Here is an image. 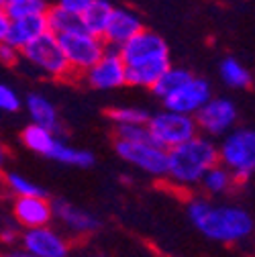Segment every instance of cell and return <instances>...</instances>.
Masks as SVG:
<instances>
[{"instance_id":"30bf717a","label":"cell","mask_w":255,"mask_h":257,"mask_svg":"<svg viewBox=\"0 0 255 257\" xmlns=\"http://www.w3.org/2000/svg\"><path fill=\"white\" fill-rule=\"evenodd\" d=\"M19 247L33 253L35 257H70L72 243L61 231L49 227L29 229L21 233Z\"/></svg>"},{"instance_id":"e575fe53","label":"cell","mask_w":255,"mask_h":257,"mask_svg":"<svg viewBox=\"0 0 255 257\" xmlns=\"http://www.w3.org/2000/svg\"><path fill=\"white\" fill-rule=\"evenodd\" d=\"M0 7H5V0H0Z\"/></svg>"},{"instance_id":"f1b7e54d","label":"cell","mask_w":255,"mask_h":257,"mask_svg":"<svg viewBox=\"0 0 255 257\" xmlns=\"http://www.w3.org/2000/svg\"><path fill=\"white\" fill-rule=\"evenodd\" d=\"M94 3V0H57V7L59 9H63V11H68L70 15H76V17H82L88 9H90V5Z\"/></svg>"},{"instance_id":"4fadbf2b","label":"cell","mask_w":255,"mask_h":257,"mask_svg":"<svg viewBox=\"0 0 255 257\" xmlns=\"http://www.w3.org/2000/svg\"><path fill=\"white\" fill-rule=\"evenodd\" d=\"M51 206H53V218L68 233H72L76 237L94 235V233H98L100 227H102L100 218L94 212H90V210H86L78 204H72V202L63 200V198H57L55 202H51Z\"/></svg>"},{"instance_id":"836d02e7","label":"cell","mask_w":255,"mask_h":257,"mask_svg":"<svg viewBox=\"0 0 255 257\" xmlns=\"http://www.w3.org/2000/svg\"><path fill=\"white\" fill-rule=\"evenodd\" d=\"M7 162V151H5V147L3 145H0V166H3Z\"/></svg>"},{"instance_id":"ffe728a7","label":"cell","mask_w":255,"mask_h":257,"mask_svg":"<svg viewBox=\"0 0 255 257\" xmlns=\"http://www.w3.org/2000/svg\"><path fill=\"white\" fill-rule=\"evenodd\" d=\"M198 186L204 190L206 196H216L218 198V196H227L229 192L237 186V182H235L233 174L227 168H222L220 164H216V166H212L202 176V180H200Z\"/></svg>"},{"instance_id":"5b68a950","label":"cell","mask_w":255,"mask_h":257,"mask_svg":"<svg viewBox=\"0 0 255 257\" xmlns=\"http://www.w3.org/2000/svg\"><path fill=\"white\" fill-rule=\"evenodd\" d=\"M145 126H147L149 139L166 151H172L198 135L194 116L178 114L172 110H162L151 114Z\"/></svg>"},{"instance_id":"603a6c76","label":"cell","mask_w":255,"mask_h":257,"mask_svg":"<svg viewBox=\"0 0 255 257\" xmlns=\"http://www.w3.org/2000/svg\"><path fill=\"white\" fill-rule=\"evenodd\" d=\"M220 80L233 90H245L251 86V74L243 63L235 57H225L218 66Z\"/></svg>"},{"instance_id":"277c9868","label":"cell","mask_w":255,"mask_h":257,"mask_svg":"<svg viewBox=\"0 0 255 257\" xmlns=\"http://www.w3.org/2000/svg\"><path fill=\"white\" fill-rule=\"evenodd\" d=\"M218 164L227 168L237 184H245L255 176V131L235 126L218 145Z\"/></svg>"},{"instance_id":"8992f818","label":"cell","mask_w":255,"mask_h":257,"mask_svg":"<svg viewBox=\"0 0 255 257\" xmlns=\"http://www.w3.org/2000/svg\"><path fill=\"white\" fill-rule=\"evenodd\" d=\"M21 57L29 63L31 68H35L39 74L47 78H70L72 70L66 61V55L61 51V45L55 35L45 33L33 43H29L27 47L21 49Z\"/></svg>"},{"instance_id":"83f0119b","label":"cell","mask_w":255,"mask_h":257,"mask_svg":"<svg viewBox=\"0 0 255 257\" xmlns=\"http://www.w3.org/2000/svg\"><path fill=\"white\" fill-rule=\"evenodd\" d=\"M23 100L15 88L0 82V112H19Z\"/></svg>"},{"instance_id":"484cf974","label":"cell","mask_w":255,"mask_h":257,"mask_svg":"<svg viewBox=\"0 0 255 257\" xmlns=\"http://www.w3.org/2000/svg\"><path fill=\"white\" fill-rule=\"evenodd\" d=\"M106 116L116 128V126H143L147 124L151 114L139 106H112L106 112Z\"/></svg>"},{"instance_id":"d6a6232c","label":"cell","mask_w":255,"mask_h":257,"mask_svg":"<svg viewBox=\"0 0 255 257\" xmlns=\"http://www.w3.org/2000/svg\"><path fill=\"white\" fill-rule=\"evenodd\" d=\"M0 257H35V255L29 253V251H25L23 247H11V249H7Z\"/></svg>"},{"instance_id":"ba28073f","label":"cell","mask_w":255,"mask_h":257,"mask_svg":"<svg viewBox=\"0 0 255 257\" xmlns=\"http://www.w3.org/2000/svg\"><path fill=\"white\" fill-rule=\"evenodd\" d=\"M61 51L66 55V61L72 74H86L94 63L106 53V43L100 37H94L86 31H74V33L57 37Z\"/></svg>"},{"instance_id":"52a82bcc","label":"cell","mask_w":255,"mask_h":257,"mask_svg":"<svg viewBox=\"0 0 255 257\" xmlns=\"http://www.w3.org/2000/svg\"><path fill=\"white\" fill-rule=\"evenodd\" d=\"M114 151L122 162L137 168L139 172L151 178H166L168 151L157 147L151 139H139V141L114 139Z\"/></svg>"},{"instance_id":"6da1fadb","label":"cell","mask_w":255,"mask_h":257,"mask_svg":"<svg viewBox=\"0 0 255 257\" xmlns=\"http://www.w3.org/2000/svg\"><path fill=\"white\" fill-rule=\"evenodd\" d=\"M190 224L208 241L235 245L249 239L255 231L251 212L237 204H216L208 198L196 196L186 202Z\"/></svg>"},{"instance_id":"9a60e30c","label":"cell","mask_w":255,"mask_h":257,"mask_svg":"<svg viewBox=\"0 0 255 257\" xmlns=\"http://www.w3.org/2000/svg\"><path fill=\"white\" fill-rule=\"evenodd\" d=\"M13 220L23 231L49 227L51 220H53V206L47 200V196L15 198V202H13Z\"/></svg>"},{"instance_id":"d6986e66","label":"cell","mask_w":255,"mask_h":257,"mask_svg":"<svg viewBox=\"0 0 255 257\" xmlns=\"http://www.w3.org/2000/svg\"><path fill=\"white\" fill-rule=\"evenodd\" d=\"M112 9L114 7L108 3V0H94V3L90 5V9L80 17L82 29L86 31V33L102 39L106 25L110 21V15H112Z\"/></svg>"},{"instance_id":"d4e9b609","label":"cell","mask_w":255,"mask_h":257,"mask_svg":"<svg viewBox=\"0 0 255 257\" xmlns=\"http://www.w3.org/2000/svg\"><path fill=\"white\" fill-rule=\"evenodd\" d=\"M194 74H190L186 68H170V70H166L164 72V76L157 80V84L151 88L153 90V94L157 96L159 100H164V98H168L170 94H174L178 88H182L190 78H192Z\"/></svg>"},{"instance_id":"4dcf8cb0","label":"cell","mask_w":255,"mask_h":257,"mask_svg":"<svg viewBox=\"0 0 255 257\" xmlns=\"http://www.w3.org/2000/svg\"><path fill=\"white\" fill-rule=\"evenodd\" d=\"M19 59H21V51L19 49H15L13 45H9L7 41L0 43V61H3L5 66L13 68V66H17V63H19Z\"/></svg>"},{"instance_id":"7c38bea8","label":"cell","mask_w":255,"mask_h":257,"mask_svg":"<svg viewBox=\"0 0 255 257\" xmlns=\"http://www.w3.org/2000/svg\"><path fill=\"white\" fill-rule=\"evenodd\" d=\"M84 80L94 90H118L126 86V68L116 49H106V53L84 74Z\"/></svg>"},{"instance_id":"f546056e","label":"cell","mask_w":255,"mask_h":257,"mask_svg":"<svg viewBox=\"0 0 255 257\" xmlns=\"http://www.w3.org/2000/svg\"><path fill=\"white\" fill-rule=\"evenodd\" d=\"M21 233H23V231L17 227V224H15V227H13V224H7V227L0 229V243L7 245L9 249H11V247H19Z\"/></svg>"},{"instance_id":"d590c367","label":"cell","mask_w":255,"mask_h":257,"mask_svg":"<svg viewBox=\"0 0 255 257\" xmlns=\"http://www.w3.org/2000/svg\"><path fill=\"white\" fill-rule=\"evenodd\" d=\"M47 3H49V0H47Z\"/></svg>"},{"instance_id":"5bb4252c","label":"cell","mask_w":255,"mask_h":257,"mask_svg":"<svg viewBox=\"0 0 255 257\" xmlns=\"http://www.w3.org/2000/svg\"><path fill=\"white\" fill-rule=\"evenodd\" d=\"M143 31V23L141 17L133 11V9H112L110 21L106 25V31L102 35V41L106 43V47L110 49H120L124 43H129L135 35H139Z\"/></svg>"},{"instance_id":"1f68e13d","label":"cell","mask_w":255,"mask_h":257,"mask_svg":"<svg viewBox=\"0 0 255 257\" xmlns=\"http://www.w3.org/2000/svg\"><path fill=\"white\" fill-rule=\"evenodd\" d=\"M9 29H11V19L7 15V11L0 7V43H5L9 37Z\"/></svg>"},{"instance_id":"8fae6325","label":"cell","mask_w":255,"mask_h":257,"mask_svg":"<svg viewBox=\"0 0 255 257\" xmlns=\"http://www.w3.org/2000/svg\"><path fill=\"white\" fill-rule=\"evenodd\" d=\"M212 98V88L204 78L192 76L182 88H178L168 98H164V110H172L178 114L194 116L208 100Z\"/></svg>"},{"instance_id":"9c48e42d","label":"cell","mask_w":255,"mask_h":257,"mask_svg":"<svg viewBox=\"0 0 255 257\" xmlns=\"http://www.w3.org/2000/svg\"><path fill=\"white\" fill-rule=\"evenodd\" d=\"M239 120V108L231 98H212L194 114V122L198 133L208 139L225 137L231 133Z\"/></svg>"},{"instance_id":"2e32d148","label":"cell","mask_w":255,"mask_h":257,"mask_svg":"<svg viewBox=\"0 0 255 257\" xmlns=\"http://www.w3.org/2000/svg\"><path fill=\"white\" fill-rule=\"evenodd\" d=\"M25 110L31 118V124L43 126L47 131L59 135L61 133V120H59V112L55 108V104L47 98V96L33 92L25 98Z\"/></svg>"},{"instance_id":"4316f807","label":"cell","mask_w":255,"mask_h":257,"mask_svg":"<svg viewBox=\"0 0 255 257\" xmlns=\"http://www.w3.org/2000/svg\"><path fill=\"white\" fill-rule=\"evenodd\" d=\"M9 15L11 21L23 19V17H35V15H45L49 9L47 0H5L3 7Z\"/></svg>"},{"instance_id":"3957f363","label":"cell","mask_w":255,"mask_h":257,"mask_svg":"<svg viewBox=\"0 0 255 257\" xmlns=\"http://www.w3.org/2000/svg\"><path fill=\"white\" fill-rule=\"evenodd\" d=\"M216 164L218 145L204 135H196L184 145L168 151L166 180L176 188L190 190L198 186L202 176Z\"/></svg>"},{"instance_id":"44dd1931","label":"cell","mask_w":255,"mask_h":257,"mask_svg":"<svg viewBox=\"0 0 255 257\" xmlns=\"http://www.w3.org/2000/svg\"><path fill=\"white\" fill-rule=\"evenodd\" d=\"M57 139H59V135L47 131V128H43V126H37V124H27L23 128V133H21L23 145L29 151H33L37 155H43V157H49V153L55 147Z\"/></svg>"},{"instance_id":"ac0fdd59","label":"cell","mask_w":255,"mask_h":257,"mask_svg":"<svg viewBox=\"0 0 255 257\" xmlns=\"http://www.w3.org/2000/svg\"><path fill=\"white\" fill-rule=\"evenodd\" d=\"M47 159H53V162L61 164V166H72V168H80V170H88L94 166V155L88 151V149H80V147H74L70 143H66L61 137L57 139L55 147L51 149L49 157Z\"/></svg>"},{"instance_id":"e0dca14e","label":"cell","mask_w":255,"mask_h":257,"mask_svg":"<svg viewBox=\"0 0 255 257\" xmlns=\"http://www.w3.org/2000/svg\"><path fill=\"white\" fill-rule=\"evenodd\" d=\"M45 33H49V31H47L45 15L15 19V21H11V29H9L7 43L21 51L23 47H27L29 43H33L35 39H39V37L45 35Z\"/></svg>"},{"instance_id":"7402d4cb","label":"cell","mask_w":255,"mask_h":257,"mask_svg":"<svg viewBox=\"0 0 255 257\" xmlns=\"http://www.w3.org/2000/svg\"><path fill=\"white\" fill-rule=\"evenodd\" d=\"M45 21H47V31L55 37L74 33V31H84L80 17L70 15L68 11L59 9L57 5H49L47 13H45Z\"/></svg>"},{"instance_id":"cb8c5ba5","label":"cell","mask_w":255,"mask_h":257,"mask_svg":"<svg viewBox=\"0 0 255 257\" xmlns=\"http://www.w3.org/2000/svg\"><path fill=\"white\" fill-rule=\"evenodd\" d=\"M5 190H9L15 198H33V196H47V192L35 184L31 178L19 174V172H9L5 174Z\"/></svg>"},{"instance_id":"7a4b0ae2","label":"cell","mask_w":255,"mask_h":257,"mask_svg":"<svg viewBox=\"0 0 255 257\" xmlns=\"http://www.w3.org/2000/svg\"><path fill=\"white\" fill-rule=\"evenodd\" d=\"M118 53L124 61L129 86L151 90L164 76V72L172 68L168 43L164 41V37L147 29H143L129 43H124Z\"/></svg>"}]
</instances>
